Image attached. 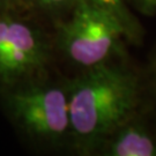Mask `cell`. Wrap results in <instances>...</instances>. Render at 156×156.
<instances>
[{
    "instance_id": "2",
    "label": "cell",
    "mask_w": 156,
    "mask_h": 156,
    "mask_svg": "<svg viewBox=\"0 0 156 156\" xmlns=\"http://www.w3.org/2000/svg\"><path fill=\"white\" fill-rule=\"evenodd\" d=\"M72 17L62 30L64 51L74 62L91 67L104 62L126 33L123 19L91 0H78Z\"/></svg>"
},
{
    "instance_id": "9",
    "label": "cell",
    "mask_w": 156,
    "mask_h": 156,
    "mask_svg": "<svg viewBox=\"0 0 156 156\" xmlns=\"http://www.w3.org/2000/svg\"><path fill=\"white\" fill-rule=\"evenodd\" d=\"M0 1H4V0H0Z\"/></svg>"
},
{
    "instance_id": "6",
    "label": "cell",
    "mask_w": 156,
    "mask_h": 156,
    "mask_svg": "<svg viewBox=\"0 0 156 156\" xmlns=\"http://www.w3.org/2000/svg\"><path fill=\"white\" fill-rule=\"evenodd\" d=\"M91 1H94V2L98 4V5L104 6L106 8L113 11L116 14H118L119 16L123 19L124 22L126 23V26L129 29V31L132 33V30H133V23H132V20H131V16L128 14L127 9L124 6L123 0H91Z\"/></svg>"
},
{
    "instance_id": "3",
    "label": "cell",
    "mask_w": 156,
    "mask_h": 156,
    "mask_svg": "<svg viewBox=\"0 0 156 156\" xmlns=\"http://www.w3.org/2000/svg\"><path fill=\"white\" fill-rule=\"evenodd\" d=\"M13 116L28 131L45 139H59L71 127L68 96L59 88H29L9 96Z\"/></svg>"
},
{
    "instance_id": "7",
    "label": "cell",
    "mask_w": 156,
    "mask_h": 156,
    "mask_svg": "<svg viewBox=\"0 0 156 156\" xmlns=\"http://www.w3.org/2000/svg\"><path fill=\"white\" fill-rule=\"evenodd\" d=\"M135 1L142 13L148 15L156 13V0H135Z\"/></svg>"
},
{
    "instance_id": "5",
    "label": "cell",
    "mask_w": 156,
    "mask_h": 156,
    "mask_svg": "<svg viewBox=\"0 0 156 156\" xmlns=\"http://www.w3.org/2000/svg\"><path fill=\"white\" fill-rule=\"evenodd\" d=\"M109 151L113 156H156V142L141 128L128 126L117 134Z\"/></svg>"
},
{
    "instance_id": "4",
    "label": "cell",
    "mask_w": 156,
    "mask_h": 156,
    "mask_svg": "<svg viewBox=\"0 0 156 156\" xmlns=\"http://www.w3.org/2000/svg\"><path fill=\"white\" fill-rule=\"evenodd\" d=\"M46 55L43 43L29 26L11 19L7 44L0 62V81L13 82L43 67Z\"/></svg>"
},
{
    "instance_id": "1",
    "label": "cell",
    "mask_w": 156,
    "mask_h": 156,
    "mask_svg": "<svg viewBox=\"0 0 156 156\" xmlns=\"http://www.w3.org/2000/svg\"><path fill=\"white\" fill-rule=\"evenodd\" d=\"M136 100L138 86L132 74L104 62L89 67L69 88L73 133L84 141L113 133L129 117Z\"/></svg>"
},
{
    "instance_id": "8",
    "label": "cell",
    "mask_w": 156,
    "mask_h": 156,
    "mask_svg": "<svg viewBox=\"0 0 156 156\" xmlns=\"http://www.w3.org/2000/svg\"><path fill=\"white\" fill-rule=\"evenodd\" d=\"M36 1L45 7H58V6L68 2L69 0H36Z\"/></svg>"
}]
</instances>
